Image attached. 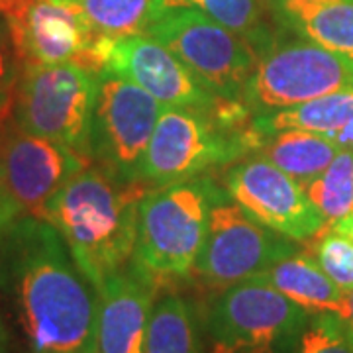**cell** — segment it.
Masks as SVG:
<instances>
[{
	"label": "cell",
	"instance_id": "7",
	"mask_svg": "<svg viewBox=\"0 0 353 353\" xmlns=\"http://www.w3.org/2000/svg\"><path fill=\"white\" fill-rule=\"evenodd\" d=\"M145 34L173 51L216 99L241 101L257 63V53L241 36L189 8L153 14Z\"/></svg>",
	"mask_w": 353,
	"mask_h": 353
},
{
	"label": "cell",
	"instance_id": "4",
	"mask_svg": "<svg viewBox=\"0 0 353 353\" xmlns=\"http://www.w3.org/2000/svg\"><path fill=\"white\" fill-rule=\"evenodd\" d=\"M263 139L253 126L236 130L222 124L212 110L163 104L139 181L153 189L189 181L248 157Z\"/></svg>",
	"mask_w": 353,
	"mask_h": 353
},
{
	"label": "cell",
	"instance_id": "26",
	"mask_svg": "<svg viewBox=\"0 0 353 353\" xmlns=\"http://www.w3.org/2000/svg\"><path fill=\"white\" fill-rule=\"evenodd\" d=\"M22 71V61L14 48L12 36L4 16L0 14V118H12L16 87Z\"/></svg>",
	"mask_w": 353,
	"mask_h": 353
},
{
	"label": "cell",
	"instance_id": "22",
	"mask_svg": "<svg viewBox=\"0 0 353 353\" xmlns=\"http://www.w3.org/2000/svg\"><path fill=\"white\" fill-rule=\"evenodd\" d=\"M310 201L326 218V224L353 214V150H341L334 161L304 185Z\"/></svg>",
	"mask_w": 353,
	"mask_h": 353
},
{
	"label": "cell",
	"instance_id": "10",
	"mask_svg": "<svg viewBox=\"0 0 353 353\" xmlns=\"http://www.w3.org/2000/svg\"><path fill=\"white\" fill-rule=\"evenodd\" d=\"M163 104L136 83L110 71L99 75L88 153L124 183H141V163Z\"/></svg>",
	"mask_w": 353,
	"mask_h": 353
},
{
	"label": "cell",
	"instance_id": "34",
	"mask_svg": "<svg viewBox=\"0 0 353 353\" xmlns=\"http://www.w3.org/2000/svg\"><path fill=\"white\" fill-rule=\"evenodd\" d=\"M8 120H10V118H8ZM4 122H6V120H2V118H0V130H2V126H4Z\"/></svg>",
	"mask_w": 353,
	"mask_h": 353
},
{
	"label": "cell",
	"instance_id": "14",
	"mask_svg": "<svg viewBox=\"0 0 353 353\" xmlns=\"http://www.w3.org/2000/svg\"><path fill=\"white\" fill-rule=\"evenodd\" d=\"M104 71L136 83L165 106L212 110L216 99L171 50L150 34L114 39Z\"/></svg>",
	"mask_w": 353,
	"mask_h": 353
},
{
	"label": "cell",
	"instance_id": "5",
	"mask_svg": "<svg viewBox=\"0 0 353 353\" xmlns=\"http://www.w3.org/2000/svg\"><path fill=\"white\" fill-rule=\"evenodd\" d=\"M99 75L77 63H22L12 118L28 132L90 159Z\"/></svg>",
	"mask_w": 353,
	"mask_h": 353
},
{
	"label": "cell",
	"instance_id": "18",
	"mask_svg": "<svg viewBox=\"0 0 353 353\" xmlns=\"http://www.w3.org/2000/svg\"><path fill=\"white\" fill-rule=\"evenodd\" d=\"M176 8L206 14L218 24L226 26L228 30L241 36L257 55L277 39V34L269 24L271 8L267 0H153L150 18L153 14Z\"/></svg>",
	"mask_w": 353,
	"mask_h": 353
},
{
	"label": "cell",
	"instance_id": "2",
	"mask_svg": "<svg viewBox=\"0 0 353 353\" xmlns=\"http://www.w3.org/2000/svg\"><path fill=\"white\" fill-rule=\"evenodd\" d=\"M150 189L145 183H124L101 165L90 163L50 202L46 220L63 236L77 265L97 290L132 265L139 202Z\"/></svg>",
	"mask_w": 353,
	"mask_h": 353
},
{
	"label": "cell",
	"instance_id": "13",
	"mask_svg": "<svg viewBox=\"0 0 353 353\" xmlns=\"http://www.w3.org/2000/svg\"><path fill=\"white\" fill-rule=\"evenodd\" d=\"M22 63H77L97 73L94 46L79 2L69 0H16L2 12Z\"/></svg>",
	"mask_w": 353,
	"mask_h": 353
},
{
	"label": "cell",
	"instance_id": "29",
	"mask_svg": "<svg viewBox=\"0 0 353 353\" xmlns=\"http://www.w3.org/2000/svg\"><path fill=\"white\" fill-rule=\"evenodd\" d=\"M0 353H12V334L2 312H0Z\"/></svg>",
	"mask_w": 353,
	"mask_h": 353
},
{
	"label": "cell",
	"instance_id": "24",
	"mask_svg": "<svg viewBox=\"0 0 353 353\" xmlns=\"http://www.w3.org/2000/svg\"><path fill=\"white\" fill-rule=\"evenodd\" d=\"M304 250L343 292L353 289V240L326 226L314 238L304 241Z\"/></svg>",
	"mask_w": 353,
	"mask_h": 353
},
{
	"label": "cell",
	"instance_id": "11",
	"mask_svg": "<svg viewBox=\"0 0 353 353\" xmlns=\"http://www.w3.org/2000/svg\"><path fill=\"white\" fill-rule=\"evenodd\" d=\"M90 163L81 153L18 126L14 118L0 130V189L20 216L46 220L55 194Z\"/></svg>",
	"mask_w": 353,
	"mask_h": 353
},
{
	"label": "cell",
	"instance_id": "21",
	"mask_svg": "<svg viewBox=\"0 0 353 353\" xmlns=\"http://www.w3.org/2000/svg\"><path fill=\"white\" fill-rule=\"evenodd\" d=\"M145 353H206L194 310L179 292L155 299Z\"/></svg>",
	"mask_w": 353,
	"mask_h": 353
},
{
	"label": "cell",
	"instance_id": "12",
	"mask_svg": "<svg viewBox=\"0 0 353 353\" xmlns=\"http://www.w3.org/2000/svg\"><path fill=\"white\" fill-rule=\"evenodd\" d=\"M224 189L253 220L299 243L328 226L303 185L263 155L232 165L224 173Z\"/></svg>",
	"mask_w": 353,
	"mask_h": 353
},
{
	"label": "cell",
	"instance_id": "31",
	"mask_svg": "<svg viewBox=\"0 0 353 353\" xmlns=\"http://www.w3.org/2000/svg\"><path fill=\"white\" fill-rule=\"evenodd\" d=\"M341 318L347 322V326L353 332V289L345 292V301H343V310H341Z\"/></svg>",
	"mask_w": 353,
	"mask_h": 353
},
{
	"label": "cell",
	"instance_id": "9",
	"mask_svg": "<svg viewBox=\"0 0 353 353\" xmlns=\"http://www.w3.org/2000/svg\"><path fill=\"white\" fill-rule=\"evenodd\" d=\"M296 243L253 220L226 194L212 206L206 240L192 277L202 287L220 292L257 277L265 269L296 253L301 250Z\"/></svg>",
	"mask_w": 353,
	"mask_h": 353
},
{
	"label": "cell",
	"instance_id": "3",
	"mask_svg": "<svg viewBox=\"0 0 353 353\" xmlns=\"http://www.w3.org/2000/svg\"><path fill=\"white\" fill-rule=\"evenodd\" d=\"M226 194L208 175L152 187L139 202L132 269L155 289L192 277L212 206Z\"/></svg>",
	"mask_w": 353,
	"mask_h": 353
},
{
	"label": "cell",
	"instance_id": "8",
	"mask_svg": "<svg viewBox=\"0 0 353 353\" xmlns=\"http://www.w3.org/2000/svg\"><path fill=\"white\" fill-rule=\"evenodd\" d=\"M345 88H353V67L340 55L310 39L277 38L257 55L241 102L265 116Z\"/></svg>",
	"mask_w": 353,
	"mask_h": 353
},
{
	"label": "cell",
	"instance_id": "23",
	"mask_svg": "<svg viewBox=\"0 0 353 353\" xmlns=\"http://www.w3.org/2000/svg\"><path fill=\"white\" fill-rule=\"evenodd\" d=\"M90 30L101 39L143 34L153 0H79Z\"/></svg>",
	"mask_w": 353,
	"mask_h": 353
},
{
	"label": "cell",
	"instance_id": "16",
	"mask_svg": "<svg viewBox=\"0 0 353 353\" xmlns=\"http://www.w3.org/2000/svg\"><path fill=\"white\" fill-rule=\"evenodd\" d=\"M273 20L353 67V0H316L271 8Z\"/></svg>",
	"mask_w": 353,
	"mask_h": 353
},
{
	"label": "cell",
	"instance_id": "17",
	"mask_svg": "<svg viewBox=\"0 0 353 353\" xmlns=\"http://www.w3.org/2000/svg\"><path fill=\"white\" fill-rule=\"evenodd\" d=\"M253 279L271 285L308 314L334 312L341 316L345 292L322 271L306 250H299Z\"/></svg>",
	"mask_w": 353,
	"mask_h": 353
},
{
	"label": "cell",
	"instance_id": "6",
	"mask_svg": "<svg viewBox=\"0 0 353 353\" xmlns=\"http://www.w3.org/2000/svg\"><path fill=\"white\" fill-rule=\"evenodd\" d=\"M308 312L263 281L250 279L216 292L206 310L210 353H289Z\"/></svg>",
	"mask_w": 353,
	"mask_h": 353
},
{
	"label": "cell",
	"instance_id": "35",
	"mask_svg": "<svg viewBox=\"0 0 353 353\" xmlns=\"http://www.w3.org/2000/svg\"><path fill=\"white\" fill-rule=\"evenodd\" d=\"M69 2H79V0H69Z\"/></svg>",
	"mask_w": 353,
	"mask_h": 353
},
{
	"label": "cell",
	"instance_id": "1",
	"mask_svg": "<svg viewBox=\"0 0 353 353\" xmlns=\"http://www.w3.org/2000/svg\"><path fill=\"white\" fill-rule=\"evenodd\" d=\"M0 299L26 353H97L99 290L48 220L20 216L0 236Z\"/></svg>",
	"mask_w": 353,
	"mask_h": 353
},
{
	"label": "cell",
	"instance_id": "25",
	"mask_svg": "<svg viewBox=\"0 0 353 353\" xmlns=\"http://www.w3.org/2000/svg\"><path fill=\"white\" fill-rule=\"evenodd\" d=\"M294 353H353V332L341 316L334 312L310 314Z\"/></svg>",
	"mask_w": 353,
	"mask_h": 353
},
{
	"label": "cell",
	"instance_id": "27",
	"mask_svg": "<svg viewBox=\"0 0 353 353\" xmlns=\"http://www.w3.org/2000/svg\"><path fill=\"white\" fill-rule=\"evenodd\" d=\"M20 214L18 210L14 208V204L10 202V199L4 194V190L0 189V236L4 234V230L12 224L14 220H18Z\"/></svg>",
	"mask_w": 353,
	"mask_h": 353
},
{
	"label": "cell",
	"instance_id": "19",
	"mask_svg": "<svg viewBox=\"0 0 353 353\" xmlns=\"http://www.w3.org/2000/svg\"><path fill=\"white\" fill-rule=\"evenodd\" d=\"M353 120V88L324 94L320 99L290 106L265 116H253L252 126L261 136H275L285 130H306L332 138Z\"/></svg>",
	"mask_w": 353,
	"mask_h": 353
},
{
	"label": "cell",
	"instance_id": "20",
	"mask_svg": "<svg viewBox=\"0 0 353 353\" xmlns=\"http://www.w3.org/2000/svg\"><path fill=\"white\" fill-rule=\"evenodd\" d=\"M340 152V145L322 134L285 130L275 136H267L257 155H263L304 187L320 175Z\"/></svg>",
	"mask_w": 353,
	"mask_h": 353
},
{
	"label": "cell",
	"instance_id": "33",
	"mask_svg": "<svg viewBox=\"0 0 353 353\" xmlns=\"http://www.w3.org/2000/svg\"><path fill=\"white\" fill-rule=\"evenodd\" d=\"M14 2H16V0H0V14L6 12V10H8V8L12 6Z\"/></svg>",
	"mask_w": 353,
	"mask_h": 353
},
{
	"label": "cell",
	"instance_id": "30",
	"mask_svg": "<svg viewBox=\"0 0 353 353\" xmlns=\"http://www.w3.org/2000/svg\"><path fill=\"white\" fill-rule=\"evenodd\" d=\"M330 228H334L336 232H340V234H343V236H347V238L353 240V214L343 216L341 220L334 222Z\"/></svg>",
	"mask_w": 353,
	"mask_h": 353
},
{
	"label": "cell",
	"instance_id": "15",
	"mask_svg": "<svg viewBox=\"0 0 353 353\" xmlns=\"http://www.w3.org/2000/svg\"><path fill=\"white\" fill-rule=\"evenodd\" d=\"M157 289L132 265L99 289L97 353H145Z\"/></svg>",
	"mask_w": 353,
	"mask_h": 353
},
{
	"label": "cell",
	"instance_id": "28",
	"mask_svg": "<svg viewBox=\"0 0 353 353\" xmlns=\"http://www.w3.org/2000/svg\"><path fill=\"white\" fill-rule=\"evenodd\" d=\"M330 139L334 143H338L341 150H353V120L345 128H341L338 134H334Z\"/></svg>",
	"mask_w": 353,
	"mask_h": 353
},
{
	"label": "cell",
	"instance_id": "32",
	"mask_svg": "<svg viewBox=\"0 0 353 353\" xmlns=\"http://www.w3.org/2000/svg\"><path fill=\"white\" fill-rule=\"evenodd\" d=\"M301 2H316V0H267L269 8H277V6H287V4H301Z\"/></svg>",
	"mask_w": 353,
	"mask_h": 353
}]
</instances>
